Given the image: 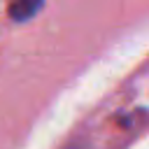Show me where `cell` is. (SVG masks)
Here are the masks:
<instances>
[{"instance_id": "obj_1", "label": "cell", "mask_w": 149, "mask_h": 149, "mask_svg": "<svg viewBox=\"0 0 149 149\" xmlns=\"http://www.w3.org/2000/svg\"><path fill=\"white\" fill-rule=\"evenodd\" d=\"M40 9H42V2H28V0H21V2H14V5L9 7V14H12L14 21H26V19H30L35 12H40Z\"/></svg>"}]
</instances>
